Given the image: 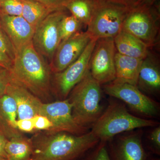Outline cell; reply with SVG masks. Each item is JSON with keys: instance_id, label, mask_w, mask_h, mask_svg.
I'll list each match as a JSON object with an SVG mask.
<instances>
[{"instance_id": "cell-7", "label": "cell", "mask_w": 160, "mask_h": 160, "mask_svg": "<svg viewBox=\"0 0 160 160\" xmlns=\"http://www.w3.org/2000/svg\"><path fill=\"white\" fill-rule=\"evenodd\" d=\"M152 7H132L122 29L141 40L149 47L156 42L159 29V15Z\"/></svg>"}, {"instance_id": "cell-32", "label": "cell", "mask_w": 160, "mask_h": 160, "mask_svg": "<svg viewBox=\"0 0 160 160\" xmlns=\"http://www.w3.org/2000/svg\"><path fill=\"white\" fill-rule=\"evenodd\" d=\"M13 62V61L8 56L0 50V67L10 71L12 68Z\"/></svg>"}, {"instance_id": "cell-3", "label": "cell", "mask_w": 160, "mask_h": 160, "mask_svg": "<svg viewBox=\"0 0 160 160\" xmlns=\"http://www.w3.org/2000/svg\"><path fill=\"white\" fill-rule=\"evenodd\" d=\"M101 85L94 79L89 69L72 89L67 98L72 107V116L78 124L88 128L102 113Z\"/></svg>"}, {"instance_id": "cell-26", "label": "cell", "mask_w": 160, "mask_h": 160, "mask_svg": "<svg viewBox=\"0 0 160 160\" xmlns=\"http://www.w3.org/2000/svg\"><path fill=\"white\" fill-rule=\"evenodd\" d=\"M100 142L99 145L85 160H111L106 142Z\"/></svg>"}, {"instance_id": "cell-27", "label": "cell", "mask_w": 160, "mask_h": 160, "mask_svg": "<svg viewBox=\"0 0 160 160\" xmlns=\"http://www.w3.org/2000/svg\"><path fill=\"white\" fill-rule=\"evenodd\" d=\"M35 130L48 131L52 128V124L46 117L38 114L32 118Z\"/></svg>"}, {"instance_id": "cell-21", "label": "cell", "mask_w": 160, "mask_h": 160, "mask_svg": "<svg viewBox=\"0 0 160 160\" xmlns=\"http://www.w3.org/2000/svg\"><path fill=\"white\" fill-rule=\"evenodd\" d=\"M22 16L35 29L44 18L54 11L37 0H22Z\"/></svg>"}, {"instance_id": "cell-25", "label": "cell", "mask_w": 160, "mask_h": 160, "mask_svg": "<svg viewBox=\"0 0 160 160\" xmlns=\"http://www.w3.org/2000/svg\"><path fill=\"white\" fill-rule=\"evenodd\" d=\"M0 50L13 62L16 56V50L2 27H0Z\"/></svg>"}, {"instance_id": "cell-1", "label": "cell", "mask_w": 160, "mask_h": 160, "mask_svg": "<svg viewBox=\"0 0 160 160\" xmlns=\"http://www.w3.org/2000/svg\"><path fill=\"white\" fill-rule=\"evenodd\" d=\"M31 140L35 160H75L100 142L91 131L81 135L45 131Z\"/></svg>"}, {"instance_id": "cell-18", "label": "cell", "mask_w": 160, "mask_h": 160, "mask_svg": "<svg viewBox=\"0 0 160 160\" xmlns=\"http://www.w3.org/2000/svg\"><path fill=\"white\" fill-rule=\"evenodd\" d=\"M113 39L117 52L120 54L142 60L149 54V47L146 44L123 30Z\"/></svg>"}, {"instance_id": "cell-12", "label": "cell", "mask_w": 160, "mask_h": 160, "mask_svg": "<svg viewBox=\"0 0 160 160\" xmlns=\"http://www.w3.org/2000/svg\"><path fill=\"white\" fill-rule=\"evenodd\" d=\"M92 38L87 31L79 32L62 41L49 63L52 73L63 71L79 57Z\"/></svg>"}, {"instance_id": "cell-9", "label": "cell", "mask_w": 160, "mask_h": 160, "mask_svg": "<svg viewBox=\"0 0 160 160\" xmlns=\"http://www.w3.org/2000/svg\"><path fill=\"white\" fill-rule=\"evenodd\" d=\"M104 91L122 101L138 113L147 117L155 116L158 113L157 103L142 92L137 86L114 80L104 86Z\"/></svg>"}, {"instance_id": "cell-4", "label": "cell", "mask_w": 160, "mask_h": 160, "mask_svg": "<svg viewBox=\"0 0 160 160\" xmlns=\"http://www.w3.org/2000/svg\"><path fill=\"white\" fill-rule=\"evenodd\" d=\"M158 123L130 114L124 104L114 102L109 104L97 121L92 126L91 131L100 142H106L115 136L125 132L144 127L156 126Z\"/></svg>"}, {"instance_id": "cell-2", "label": "cell", "mask_w": 160, "mask_h": 160, "mask_svg": "<svg viewBox=\"0 0 160 160\" xmlns=\"http://www.w3.org/2000/svg\"><path fill=\"white\" fill-rule=\"evenodd\" d=\"M12 77L43 103L51 97L52 72L49 64L29 43L17 52L10 70Z\"/></svg>"}, {"instance_id": "cell-33", "label": "cell", "mask_w": 160, "mask_h": 160, "mask_svg": "<svg viewBox=\"0 0 160 160\" xmlns=\"http://www.w3.org/2000/svg\"><path fill=\"white\" fill-rule=\"evenodd\" d=\"M8 139L4 135L0 134V158L7 159L5 147Z\"/></svg>"}, {"instance_id": "cell-16", "label": "cell", "mask_w": 160, "mask_h": 160, "mask_svg": "<svg viewBox=\"0 0 160 160\" xmlns=\"http://www.w3.org/2000/svg\"><path fill=\"white\" fill-rule=\"evenodd\" d=\"M155 60L149 53L143 60L140 68L137 87L147 93H154L160 90V68Z\"/></svg>"}, {"instance_id": "cell-14", "label": "cell", "mask_w": 160, "mask_h": 160, "mask_svg": "<svg viewBox=\"0 0 160 160\" xmlns=\"http://www.w3.org/2000/svg\"><path fill=\"white\" fill-rule=\"evenodd\" d=\"M2 28L9 38L17 52L31 43L35 28L22 16H10L0 13Z\"/></svg>"}, {"instance_id": "cell-38", "label": "cell", "mask_w": 160, "mask_h": 160, "mask_svg": "<svg viewBox=\"0 0 160 160\" xmlns=\"http://www.w3.org/2000/svg\"><path fill=\"white\" fill-rule=\"evenodd\" d=\"M2 27V26H1V21H0V27Z\"/></svg>"}, {"instance_id": "cell-37", "label": "cell", "mask_w": 160, "mask_h": 160, "mask_svg": "<svg viewBox=\"0 0 160 160\" xmlns=\"http://www.w3.org/2000/svg\"><path fill=\"white\" fill-rule=\"evenodd\" d=\"M0 160H8L6 159L3 158H0Z\"/></svg>"}, {"instance_id": "cell-35", "label": "cell", "mask_w": 160, "mask_h": 160, "mask_svg": "<svg viewBox=\"0 0 160 160\" xmlns=\"http://www.w3.org/2000/svg\"><path fill=\"white\" fill-rule=\"evenodd\" d=\"M107 1L122 4L129 7H132L136 0H107Z\"/></svg>"}, {"instance_id": "cell-5", "label": "cell", "mask_w": 160, "mask_h": 160, "mask_svg": "<svg viewBox=\"0 0 160 160\" xmlns=\"http://www.w3.org/2000/svg\"><path fill=\"white\" fill-rule=\"evenodd\" d=\"M92 15L87 31L92 39L114 38L122 29L130 8L107 0H92Z\"/></svg>"}, {"instance_id": "cell-11", "label": "cell", "mask_w": 160, "mask_h": 160, "mask_svg": "<svg viewBox=\"0 0 160 160\" xmlns=\"http://www.w3.org/2000/svg\"><path fill=\"white\" fill-rule=\"evenodd\" d=\"M39 114L46 117L52 124V128L47 132H65L81 135L88 132V128L78 124L72 116V107L69 100H59L52 102L43 103Z\"/></svg>"}, {"instance_id": "cell-30", "label": "cell", "mask_w": 160, "mask_h": 160, "mask_svg": "<svg viewBox=\"0 0 160 160\" xmlns=\"http://www.w3.org/2000/svg\"><path fill=\"white\" fill-rule=\"evenodd\" d=\"M42 3L49 9L56 11L66 9L65 6L70 0H37Z\"/></svg>"}, {"instance_id": "cell-23", "label": "cell", "mask_w": 160, "mask_h": 160, "mask_svg": "<svg viewBox=\"0 0 160 160\" xmlns=\"http://www.w3.org/2000/svg\"><path fill=\"white\" fill-rule=\"evenodd\" d=\"M83 24L73 16L66 15L60 24V34L61 42L67 39L80 31Z\"/></svg>"}, {"instance_id": "cell-39", "label": "cell", "mask_w": 160, "mask_h": 160, "mask_svg": "<svg viewBox=\"0 0 160 160\" xmlns=\"http://www.w3.org/2000/svg\"><path fill=\"white\" fill-rule=\"evenodd\" d=\"M29 160H33V159H29Z\"/></svg>"}, {"instance_id": "cell-22", "label": "cell", "mask_w": 160, "mask_h": 160, "mask_svg": "<svg viewBox=\"0 0 160 160\" xmlns=\"http://www.w3.org/2000/svg\"><path fill=\"white\" fill-rule=\"evenodd\" d=\"M65 8L83 25L88 26L92 15V0H70L66 4Z\"/></svg>"}, {"instance_id": "cell-6", "label": "cell", "mask_w": 160, "mask_h": 160, "mask_svg": "<svg viewBox=\"0 0 160 160\" xmlns=\"http://www.w3.org/2000/svg\"><path fill=\"white\" fill-rule=\"evenodd\" d=\"M97 40L92 39L79 57L66 69L52 74V92L60 100L67 98L89 69L90 58Z\"/></svg>"}, {"instance_id": "cell-8", "label": "cell", "mask_w": 160, "mask_h": 160, "mask_svg": "<svg viewBox=\"0 0 160 160\" xmlns=\"http://www.w3.org/2000/svg\"><path fill=\"white\" fill-rule=\"evenodd\" d=\"M66 9L52 12L36 27L32 38V45L40 54L51 62L61 42L60 24L67 15Z\"/></svg>"}, {"instance_id": "cell-24", "label": "cell", "mask_w": 160, "mask_h": 160, "mask_svg": "<svg viewBox=\"0 0 160 160\" xmlns=\"http://www.w3.org/2000/svg\"><path fill=\"white\" fill-rule=\"evenodd\" d=\"M22 0H0V13L10 16H22Z\"/></svg>"}, {"instance_id": "cell-10", "label": "cell", "mask_w": 160, "mask_h": 160, "mask_svg": "<svg viewBox=\"0 0 160 160\" xmlns=\"http://www.w3.org/2000/svg\"><path fill=\"white\" fill-rule=\"evenodd\" d=\"M116 52L112 38L97 40L90 58L89 70L93 78L101 85L115 79V57Z\"/></svg>"}, {"instance_id": "cell-17", "label": "cell", "mask_w": 160, "mask_h": 160, "mask_svg": "<svg viewBox=\"0 0 160 160\" xmlns=\"http://www.w3.org/2000/svg\"><path fill=\"white\" fill-rule=\"evenodd\" d=\"M143 60L116 52L115 57V81L137 86L138 78Z\"/></svg>"}, {"instance_id": "cell-19", "label": "cell", "mask_w": 160, "mask_h": 160, "mask_svg": "<svg viewBox=\"0 0 160 160\" xmlns=\"http://www.w3.org/2000/svg\"><path fill=\"white\" fill-rule=\"evenodd\" d=\"M17 107L14 100L8 95H3L0 97V123L8 139L22 133L17 128Z\"/></svg>"}, {"instance_id": "cell-31", "label": "cell", "mask_w": 160, "mask_h": 160, "mask_svg": "<svg viewBox=\"0 0 160 160\" xmlns=\"http://www.w3.org/2000/svg\"><path fill=\"white\" fill-rule=\"evenodd\" d=\"M153 150L158 154H160V127L158 126L152 131L149 136Z\"/></svg>"}, {"instance_id": "cell-34", "label": "cell", "mask_w": 160, "mask_h": 160, "mask_svg": "<svg viewBox=\"0 0 160 160\" xmlns=\"http://www.w3.org/2000/svg\"><path fill=\"white\" fill-rule=\"evenodd\" d=\"M157 0H136L132 7H151Z\"/></svg>"}, {"instance_id": "cell-29", "label": "cell", "mask_w": 160, "mask_h": 160, "mask_svg": "<svg viewBox=\"0 0 160 160\" xmlns=\"http://www.w3.org/2000/svg\"><path fill=\"white\" fill-rule=\"evenodd\" d=\"M17 128L21 132H30L34 131V123L32 118L17 120Z\"/></svg>"}, {"instance_id": "cell-28", "label": "cell", "mask_w": 160, "mask_h": 160, "mask_svg": "<svg viewBox=\"0 0 160 160\" xmlns=\"http://www.w3.org/2000/svg\"><path fill=\"white\" fill-rule=\"evenodd\" d=\"M11 78L10 70L0 67V97L6 94L7 86Z\"/></svg>"}, {"instance_id": "cell-20", "label": "cell", "mask_w": 160, "mask_h": 160, "mask_svg": "<svg viewBox=\"0 0 160 160\" xmlns=\"http://www.w3.org/2000/svg\"><path fill=\"white\" fill-rule=\"evenodd\" d=\"M5 150L8 160H29L33 151L31 139L22 133L10 138L6 143Z\"/></svg>"}, {"instance_id": "cell-36", "label": "cell", "mask_w": 160, "mask_h": 160, "mask_svg": "<svg viewBox=\"0 0 160 160\" xmlns=\"http://www.w3.org/2000/svg\"><path fill=\"white\" fill-rule=\"evenodd\" d=\"M0 134L4 135H5V136H6L5 132H4V130H3L2 127V125H1V123H0Z\"/></svg>"}, {"instance_id": "cell-13", "label": "cell", "mask_w": 160, "mask_h": 160, "mask_svg": "<svg viewBox=\"0 0 160 160\" xmlns=\"http://www.w3.org/2000/svg\"><path fill=\"white\" fill-rule=\"evenodd\" d=\"M6 94L12 98L15 102L18 120L31 118L39 113L43 102L12 77Z\"/></svg>"}, {"instance_id": "cell-15", "label": "cell", "mask_w": 160, "mask_h": 160, "mask_svg": "<svg viewBox=\"0 0 160 160\" xmlns=\"http://www.w3.org/2000/svg\"><path fill=\"white\" fill-rule=\"evenodd\" d=\"M109 155L111 160L147 159L141 136L136 133L121 137L111 146Z\"/></svg>"}]
</instances>
